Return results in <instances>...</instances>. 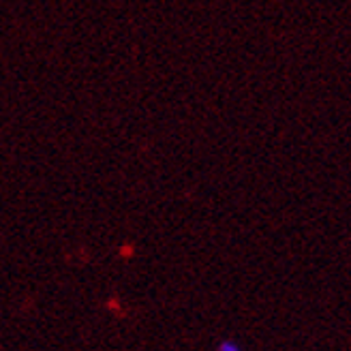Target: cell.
Returning a JSON list of instances; mask_svg holds the SVG:
<instances>
[{
    "instance_id": "obj_1",
    "label": "cell",
    "mask_w": 351,
    "mask_h": 351,
    "mask_svg": "<svg viewBox=\"0 0 351 351\" xmlns=\"http://www.w3.org/2000/svg\"><path fill=\"white\" fill-rule=\"evenodd\" d=\"M217 351H244V349H242V345H240L238 341H234V339H223V341L219 343Z\"/></svg>"
}]
</instances>
